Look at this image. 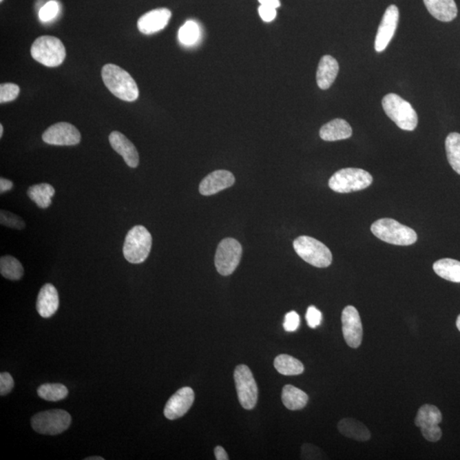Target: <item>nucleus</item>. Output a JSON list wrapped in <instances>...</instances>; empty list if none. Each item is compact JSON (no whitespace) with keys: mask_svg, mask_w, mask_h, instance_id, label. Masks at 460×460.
<instances>
[{"mask_svg":"<svg viewBox=\"0 0 460 460\" xmlns=\"http://www.w3.org/2000/svg\"><path fill=\"white\" fill-rule=\"evenodd\" d=\"M102 78L106 87L118 98L127 102H134L138 98V85L123 68L114 64H107L103 67Z\"/></svg>","mask_w":460,"mask_h":460,"instance_id":"1","label":"nucleus"},{"mask_svg":"<svg viewBox=\"0 0 460 460\" xmlns=\"http://www.w3.org/2000/svg\"><path fill=\"white\" fill-rule=\"evenodd\" d=\"M371 231L383 242L393 245L410 246L418 240L415 230L391 218H381L373 222Z\"/></svg>","mask_w":460,"mask_h":460,"instance_id":"2","label":"nucleus"},{"mask_svg":"<svg viewBox=\"0 0 460 460\" xmlns=\"http://www.w3.org/2000/svg\"><path fill=\"white\" fill-rule=\"evenodd\" d=\"M382 106L387 116L401 130H415L418 125V115L408 101L394 93H390L384 96Z\"/></svg>","mask_w":460,"mask_h":460,"instance_id":"3","label":"nucleus"},{"mask_svg":"<svg viewBox=\"0 0 460 460\" xmlns=\"http://www.w3.org/2000/svg\"><path fill=\"white\" fill-rule=\"evenodd\" d=\"M372 175L359 168H344L329 179L330 189L337 193L347 194L368 188L373 182Z\"/></svg>","mask_w":460,"mask_h":460,"instance_id":"4","label":"nucleus"},{"mask_svg":"<svg viewBox=\"0 0 460 460\" xmlns=\"http://www.w3.org/2000/svg\"><path fill=\"white\" fill-rule=\"evenodd\" d=\"M152 247V236L149 230L142 225H136L125 237L123 253L129 263H143L149 257Z\"/></svg>","mask_w":460,"mask_h":460,"instance_id":"5","label":"nucleus"},{"mask_svg":"<svg viewBox=\"0 0 460 460\" xmlns=\"http://www.w3.org/2000/svg\"><path fill=\"white\" fill-rule=\"evenodd\" d=\"M31 55L35 61L46 67H59L66 57L65 46L53 36H41L34 42Z\"/></svg>","mask_w":460,"mask_h":460,"instance_id":"6","label":"nucleus"},{"mask_svg":"<svg viewBox=\"0 0 460 460\" xmlns=\"http://www.w3.org/2000/svg\"><path fill=\"white\" fill-rule=\"evenodd\" d=\"M293 248L302 260L315 267L326 268L332 264L333 255L329 248L312 237H297Z\"/></svg>","mask_w":460,"mask_h":460,"instance_id":"7","label":"nucleus"},{"mask_svg":"<svg viewBox=\"0 0 460 460\" xmlns=\"http://www.w3.org/2000/svg\"><path fill=\"white\" fill-rule=\"evenodd\" d=\"M72 422L70 413L61 409H53L35 415L31 419L33 429L39 434L56 436L68 429Z\"/></svg>","mask_w":460,"mask_h":460,"instance_id":"8","label":"nucleus"},{"mask_svg":"<svg viewBox=\"0 0 460 460\" xmlns=\"http://www.w3.org/2000/svg\"><path fill=\"white\" fill-rule=\"evenodd\" d=\"M233 378L240 405L247 410H251L257 404L258 395L257 383L253 373L247 366L239 365L235 369Z\"/></svg>","mask_w":460,"mask_h":460,"instance_id":"9","label":"nucleus"},{"mask_svg":"<svg viewBox=\"0 0 460 460\" xmlns=\"http://www.w3.org/2000/svg\"><path fill=\"white\" fill-rule=\"evenodd\" d=\"M242 256V245L233 238L222 240L215 255V266L219 274L227 276L238 267Z\"/></svg>","mask_w":460,"mask_h":460,"instance_id":"10","label":"nucleus"},{"mask_svg":"<svg viewBox=\"0 0 460 460\" xmlns=\"http://www.w3.org/2000/svg\"><path fill=\"white\" fill-rule=\"evenodd\" d=\"M42 138L50 145L72 146L80 143L81 136L74 125L67 122H60L43 133Z\"/></svg>","mask_w":460,"mask_h":460,"instance_id":"11","label":"nucleus"},{"mask_svg":"<svg viewBox=\"0 0 460 460\" xmlns=\"http://www.w3.org/2000/svg\"><path fill=\"white\" fill-rule=\"evenodd\" d=\"M342 331L345 342L348 346L357 348L362 342V323L359 312L348 305L342 312Z\"/></svg>","mask_w":460,"mask_h":460,"instance_id":"12","label":"nucleus"},{"mask_svg":"<svg viewBox=\"0 0 460 460\" xmlns=\"http://www.w3.org/2000/svg\"><path fill=\"white\" fill-rule=\"evenodd\" d=\"M399 21V10L391 5L384 12L382 21L377 32L375 48L377 52H382L387 48L397 30Z\"/></svg>","mask_w":460,"mask_h":460,"instance_id":"13","label":"nucleus"},{"mask_svg":"<svg viewBox=\"0 0 460 460\" xmlns=\"http://www.w3.org/2000/svg\"><path fill=\"white\" fill-rule=\"evenodd\" d=\"M195 401V393L190 387H183L169 399L164 409L165 418L175 420L182 418Z\"/></svg>","mask_w":460,"mask_h":460,"instance_id":"14","label":"nucleus"},{"mask_svg":"<svg viewBox=\"0 0 460 460\" xmlns=\"http://www.w3.org/2000/svg\"><path fill=\"white\" fill-rule=\"evenodd\" d=\"M235 182L236 178L231 172L225 170L215 171L201 181L200 193L205 196H213L229 188Z\"/></svg>","mask_w":460,"mask_h":460,"instance_id":"15","label":"nucleus"},{"mask_svg":"<svg viewBox=\"0 0 460 460\" xmlns=\"http://www.w3.org/2000/svg\"><path fill=\"white\" fill-rule=\"evenodd\" d=\"M171 17V12L168 9L160 8L151 10L139 18L138 30L145 34H156L167 26Z\"/></svg>","mask_w":460,"mask_h":460,"instance_id":"16","label":"nucleus"},{"mask_svg":"<svg viewBox=\"0 0 460 460\" xmlns=\"http://www.w3.org/2000/svg\"><path fill=\"white\" fill-rule=\"evenodd\" d=\"M109 143L112 148L121 154L129 167L136 168L139 164L138 150L127 136L118 132H113L109 135Z\"/></svg>","mask_w":460,"mask_h":460,"instance_id":"17","label":"nucleus"},{"mask_svg":"<svg viewBox=\"0 0 460 460\" xmlns=\"http://www.w3.org/2000/svg\"><path fill=\"white\" fill-rule=\"evenodd\" d=\"M59 308V296L52 284L42 286L37 298L36 309L39 315L44 318L52 317Z\"/></svg>","mask_w":460,"mask_h":460,"instance_id":"18","label":"nucleus"},{"mask_svg":"<svg viewBox=\"0 0 460 460\" xmlns=\"http://www.w3.org/2000/svg\"><path fill=\"white\" fill-rule=\"evenodd\" d=\"M339 65L335 59L326 55L322 56L320 61L317 73H316V81L322 90H328L335 81L339 74Z\"/></svg>","mask_w":460,"mask_h":460,"instance_id":"19","label":"nucleus"},{"mask_svg":"<svg viewBox=\"0 0 460 460\" xmlns=\"http://www.w3.org/2000/svg\"><path fill=\"white\" fill-rule=\"evenodd\" d=\"M431 15L444 23L454 20L458 15V8L454 0H424Z\"/></svg>","mask_w":460,"mask_h":460,"instance_id":"20","label":"nucleus"},{"mask_svg":"<svg viewBox=\"0 0 460 460\" xmlns=\"http://www.w3.org/2000/svg\"><path fill=\"white\" fill-rule=\"evenodd\" d=\"M352 136L351 125L343 118H335L323 125L320 130V136L324 141L335 142L350 138Z\"/></svg>","mask_w":460,"mask_h":460,"instance_id":"21","label":"nucleus"},{"mask_svg":"<svg viewBox=\"0 0 460 460\" xmlns=\"http://www.w3.org/2000/svg\"><path fill=\"white\" fill-rule=\"evenodd\" d=\"M337 429L343 436L357 441H368L371 438L368 427L358 420L352 418H345L337 424Z\"/></svg>","mask_w":460,"mask_h":460,"instance_id":"22","label":"nucleus"},{"mask_svg":"<svg viewBox=\"0 0 460 460\" xmlns=\"http://www.w3.org/2000/svg\"><path fill=\"white\" fill-rule=\"evenodd\" d=\"M282 399L284 406L292 411L301 410L309 401L308 395L292 384L283 387Z\"/></svg>","mask_w":460,"mask_h":460,"instance_id":"23","label":"nucleus"},{"mask_svg":"<svg viewBox=\"0 0 460 460\" xmlns=\"http://www.w3.org/2000/svg\"><path fill=\"white\" fill-rule=\"evenodd\" d=\"M434 271L440 278L449 282L460 283V262L452 258H443L433 264Z\"/></svg>","mask_w":460,"mask_h":460,"instance_id":"24","label":"nucleus"},{"mask_svg":"<svg viewBox=\"0 0 460 460\" xmlns=\"http://www.w3.org/2000/svg\"><path fill=\"white\" fill-rule=\"evenodd\" d=\"M55 195V189L49 183H41L30 187L28 196L39 208L45 209L52 205V198Z\"/></svg>","mask_w":460,"mask_h":460,"instance_id":"25","label":"nucleus"},{"mask_svg":"<svg viewBox=\"0 0 460 460\" xmlns=\"http://www.w3.org/2000/svg\"><path fill=\"white\" fill-rule=\"evenodd\" d=\"M443 421V415L436 406L425 404L419 409L415 419V426L419 428L438 426Z\"/></svg>","mask_w":460,"mask_h":460,"instance_id":"26","label":"nucleus"},{"mask_svg":"<svg viewBox=\"0 0 460 460\" xmlns=\"http://www.w3.org/2000/svg\"><path fill=\"white\" fill-rule=\"evenodd\" d=\"M274 366L280 375H300L304 371L303 363L289 355L282 354L275 359Z\"/></svg>","mask_w":460,"mask_h":460,"instance_id":"27","label":"nucleus"},{"mask_svg":"<svg viewBox=\"0 0 460 460\" xmlns=\"http://www.w3.org/2000/svg\"><path fill=\"white\" fill-rule=\"evenodd\" d=\"M446 152L449 164L460 175V134L452 132L445 142Z\"/></svg>","mask_w":460,"mask_h":460,"instance_id":"28","label":"nucleus"},{"mask_svg":"<svg viewBox=\"0 0 460 460\" xmlns=\"http://www.w3.org/2000/svg\"><path fill=\"white\" fill-rule=\"evenodd\" d=\"M0 273L6 279L18 280L23 278L24 269L16 258L5 256L0 260Z\"/></svg>","mask_w":460,"mask_h":460,"instance_id":"29","label":"nucleus"},{"mask_svg":"<svg viewBox=\"0 0 460 460\" xmlns=\"http://www.w3.org/2000/svg\"><path fill=\"white\" fill-rule=\"evenodd\" d=\"M39 397L48 401H59L67 397L68 390L62 384H45L38 388Z\"/></svg>","mask_w":460,"mask_h":460,"instance_id":"30","label":"nucleus"},{"mask_svg":"<svg viewBox=\"0 0 460 460\" xmlns=\"http://www.w3.org/2000/svg\"><path fill=\"white\" fill-rule=\"evenodd\" d=\"M200 37V28L196 21H188L179 30L178 38L182 44L192 45Z\"/></svg>","mask_w":460,"mask_h":460,"instance_id":"31","label":"nucleus"},{"mask_svg":"<svg viewBox=\"0 0 460 460\" xmlns=\"http://www.w3.org/2000/svg\"><path fill=\"white\" fill-rule=\"evenodd\" d=\"M0 222L6 227L18 230L23 229L26 226L23 218H20L19 216L5 210L0 211Z\"/></svg>","mask_w":460,"mask_h":460,"instance_id":"32","label":"nucleus"},{"mask_svg":"<svg viewBox=\"0 0 460 460\" xmlns=\"http://www.w3.org/2000/svg\"><path fill=\"white\" fill-rule=\"evenodd\" d=\"M20 88L12 83H6L0 85V103H8L15 100L19 96Z\"/></svg>","mask_w":460,"mask_h":460,"instance_id":"33","label":"nucleus"},{"mask_svg":"<svg viewBox=\"0 0 460 460\" xmlns=\"http://www.w3.org/2000/svg\"><path fill=\"white\" fill-rule=\"evenodd\" d=\"M59 12V5L56 1H49L42 7L39 12V19L44 23L52 21L57 16Z\"/></svg>","mask_w":460,"mask_h":460,"instance_id":"34","label":"nucleus"},{"mask_svg":"<svg viewBox=\"0 0 460 460\" xmlns=\"http://www.w3.org/2000/svg\"><path fill=\"white\" fill-rule=\"evenodd\" d=\"M420 431L428 441L430 443H437L443 436V431H441L439 425L430 427L420 428Z\"/></svg>","mask_w":460,"mask_h":460,"instance_id":"35","label":"nucleus"},{"mask_svg":"<svg viewBox=\"0 0 460 460\" xmlns=\"http://www.w3.org/2000/svg\"><path fill=\"white\" fill-rule=\"evenodd\" d=\"M300 324V317L296 311H290L287 313L285 316V321H284V329L286 332H295Z\"/></svg>","mask_w":460,"mask_h":460,"instance_id":"36","label":"nucleus"},{"mask_svg":"<svg viewBox=\"0 0 460 460\" xmlns=\"http://www.w3.org/2000/svg\"><path fill=\"white\" fill-rule=\"evenodd\" d=\"M306 321L310 328H317L318 326L321 325L322 321V312L315 306L309 307L306 312Z\"/></svg>","mask_w":460,"mask_h":460,"instance_id":"37","label":"nucleus"},{"mask_svg":"<svg viewBox=\"0 0 460 460\" xmlns=\"http://www.w3.org/2000/svg\"><path fill=\"white\" fill-rule=\"evenodd\" d=\"M14 387V380L8 373H2L0 375V395L3 397L9 394Z\"/></svg>","mask_w":460,"mask_h":460,"instance_id":"38","label":"nucleus"},{"mask_svg":"<svg viewBox=\"0 0 460 460\" xmlns=\"http://www.w3.org/2000/svg\"><path fill=\"white\" fill-rule=\"evenodd\" d=\"M302 459H322L321 449H319L315 446L311 444H304L302 447Z\"/></svg>","mask_w":460,"mask_h":460,"instance_id":"39","label":"nucleus"},{"mask_svg":"<svg viewBox=\"0 0 460 460\" xmlns=\"http://www.w3.org/2000/svg\"><path fill=\"white\" fill-rule=\"evenodd\" d=\"M258 13L262 18V20L266 21V23H271L273 20H275L276 17V9L272 8V7L260 6L258 8Z\"/></svg>","mask_w":460,"mask_h":460,"instance_id":"40","label":"nucleus"},{"mask_svg":"<svg viewBox=\"0 0 460 460\" xmlns=\"http://www.w3.org/2000/svg\"><path fill=\"white\" fill-rule=\"evenodd\" d=\"M215 458L218 460H228L229 456L227 452L224 450V448L221 447V446H218L214 449Z\"/></svg>","mask_w":460,"mask_h":460,"instance_id":"41","label":"nucleus"},{"mask_svg":"<svg viewBox=\"0 0 460 460\" xmlns=\"http://www.w3.org/2000/svg\"><path fill=\"white\" fill-rule=\"evenodd\" d=\"M12 187L13 182L12 181L3 178L0 179V193L3 194L10 191V190L12 189Z\"/></svg>","mask_w":460,"mask_h":460,"instance_id":"42","label":"nucleus"},{"mask_svg":"<svg viewBox=\"0 0 460 460\" xmlns=\"http://www.w3.org/2000/svg\"><path fill=\"white\" fill-rule=\"evenodd\" d=\"M261 6L272 7V8L278 9L280 6V0H258Z\"/></svg>","mask_w":460,"mask_h":460,"instance_id":"43","label":"nucleus"},{"mask_svg":"<svg viewBox=\"0 0 460 460\" xmlns=\"http://www.w3.org/2000/svg\"><path fill=\"white\" fill-rule=\"evenodd\" d=\"M86 460H103L104 459L102 457H98V456H96V457H90L87 459H85Z\"/></svg>","mask_w":460,"mask_h":460,"instance_id":"44","label":"nucleus"},{"mask_svg":"<svg viewBox=\"0 0 460 460\" xmlns=\"http://www.w3.org/2000/svg\"><path fill=\"white\" fill-rule=\"evenodd\" d=\"M456 326L460 332V315L458 316L457 321H456Z\"/></svg>","mask_w":460,"mask_h":460,"instance_id":"45","label":"nucleus"},{"mask_svg":"<svg viewBox=\"0 0 460 460\" xmlns=\"http://www.w3.org/2000/svg\"><path fill=\"white\" fill-rule=\"evenodd\" d=\"M3 125H0V136H1V138H2V136H3Z\"/></svg>","mask_w":460,"mask_h":460,"instance_id":"46","label":"nucleus"},{"mask_svg":"<svg viewBox=\"0 0 460 460\" xmlns=\"http://www.w3.org/2000/svg\"><path fill=\"white\" fill-rule=\"evenodd\" d=\"M0 1L3 2V0H0Z\"/></svg>","mask_w":460,"mask_h":460,"instance_id":"47","label":"nucleus"}]
</instances>
